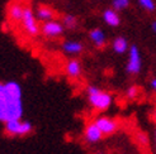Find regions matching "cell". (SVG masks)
I'll use <instances>...</instances> for the list:
<instances>
[{
    "label": "cell",
    "instance_id": "18",
    "mask_svg": "<svg viewBox=\"0 0 156 154\" xmlns=\"http://www.w3.org/2000/svg\"><path fill=\"white\" fill-rule=\"evenodd\" d=\"M138 3L140 5H141L145 10L147 12H154L155 10V2L154 0H138Z\"/></svg>",
    "mask_w": 156,
    "mask_h": 154
},
{
    "label": "cell",
    "instance_id": "10",
    "mask_svg": "<svg viewBox=\"0 0 156 154\" xmlns=\"http://www.w3.org/2000/svg\"><path fill=\"white\" fill-rule=\"evenodd\" d=\"M61 48L66 55L76 56V55H80V53L84 51V45L79 41H65L64 43H62Z\"/></svg>",
    "mask_w": 156,
    "mask_h": 154
},
{
    "label": "cell",
    "instance_id": "17",
    "mask_svg": "<svg viewBox=\"0 0 156 154\" xmlns=\"http://www.w3.org/2000/svg\"><path fill=\"white\" fill-rule=\"evenodd\" d=\"M112 5H113V9L114 10H123L128 8L129 5V0H113L112 2Z\"/></svg>",
    "mask_w": 156,
    "mask_h": 154
},
{
    "label": "cell",
    "instance_id": "13",
    "mask_svg": "<svg viewBox=\"0 0 156 154\" xmlns=\"http://www.w3.org/2000/svg\"><path fill=\"white\" fill-rule=\"evenodd\" d=\"M81 71H83L81 63L77 59H70L66 63V75L70 79H77V77H80Z\"/></svg>",
    "mask_w": 156,
    "mask_h": 154
},
{
    "label": "cell",
    "instance_id": "15",
    "mask_svg": "<svg viewBox=\"0 0 156 154\" xmlns=\"http://www.w3.org/2000/svg\"><path fill=\"white\" fill-rule=\"evenodd\" d=\"M112 47H113V51H114L115 53H118V55H123L124 52L128 51V42H127L126 38H123V37H117L113 41Z\"/></svg>",
    "mask_w": 156,
    "mask_h": 154
},
{
    "label": "cell",
    "instance_id": "24",
    "mask_svg": "<svg viewBox=\"0 0 156 154\" xmlns=\"http://www.w3.org/2000/svg\"><path fill=\"white\" fill-rule=\"evenodd\" d=\"M154 119H155V121H156V110L154 111Z\"/></svg>",
    "mask_w": 156,
    "mask_h": 154
},
{
    "label": "cell",
    "instance_id": "8",
    "mask_svg": "<svg viewBox=\"0 0 156 154\" xmlns=\"http://www.w3.org/2000/svg\"><path fill=\"white\" fill-rule=\"evenodd\" d=\"M84 136H85V140H87L88 143L94 144V143H98L99 140H102V138L104 135H103L102 132H100L98 125L93 121V122H90V124H88L87 128H85Z\"/></svg>",
    "mask_w": 156,
    "mask_h": 154
},
{
    "label": "cell",
    "instance_id": "7",
    "mask_svg": "<svg viewBox=\"0 0 156 154\" xmlns=\"http://www.w3.org/2000/svg\"><path fill=\"white\" fill-rule=\"evenodd\" d=\"M94 122L98 125L103 135H112L118 129V121L108 116H99L98 119L94 120Z\"/></svg>",
    "mask_w": 156,
    "mask_h": 154
},
{
    "label": "cell",
    "instance_id": "25",
    "mask_svg": "<svg viewBox=\"0 0 156 154\" xmlns=\"http://www.w3.org/2000/svg\"><path fill=\"white\" fill-rule=\"evenodd\" d=\"M155 139H156V133H155Z\"/></svg>",
    "mask_w": 156,
    "mask_h": 154
},
{
    "label": "cell",
    "instance_id": "11",
    "mask_svg": "<svg viewBox=\"0 0 156 154\" xmlns=\"http://www.w3.org/2000/svg\"><path fill=\"white\" fill-rule=\"evenodd\" d=\"M36 18L38 22H42V23H46V22H50V20H53L55 18V12L51 6H47V5H40L36 9Z\"/></svg>",
    "mask_w": 156,
    "mask_h": 154
},
{
    "label": "cell",
    "instance_id": "4",
    "mask_svg": "<svg viewBox=\"0 0 156 154\" xmlns=\"http://www.w3.org/2000/svg\"><path fill=\"white\" fill-rule=\"evenodd\" d=\"M22 25L24 32L29 37H36L41 32V28L38 25V20L36 18V14L29 6H24V13H23V19H22Z\"/></svg>",
    "mask_w": 156,
    "mask_h": 154
},
{
    "label": "cell",
    "instance_id": "5",
    "mask_svg": "<svg viewBox=\"0 0 156 154\" xmlns=\"http://www.w3.org/2000/svg\"><path fill=\"white\" fill-rule=\"evenodd\" d=\"M142 67V61H141V55L137 48V45H132L129 47L128 52V63L126 66V70L129 75H137L141 71Z\"/></svg>",
    "mask_w": 156,
    "mask_h": 154
},
{
    "label": "cell",
    "instance_id": "9",
    "mask_svg": "<svg viewBox=\"0 0 156 154\" xmlns=\"http://www.w3.org/2000/svg\"><path fill=\"white\" fill-rule=\"evenodd\" d=\"M23 13H24V6L20 3H12L8 6V18L13 23H22Z\"/></svg>",
    "mask_w": 156,
    "mask_h": 154
},
{
    "label": "cell",
    "instance_id": "1",
    "mask_svg": "<svg viewBox=\"0 0 156 154\" xmlns=\"http://www.w3.org/2000/svg\"><path fill=\"white\" fill-rule=\"evenodd\" d=\"M0 105H2L5 114V121L22 119V87L15 81L4 83L3 91L0 94Z\"/></svg>",
    "mask_w": 156,
    "mask_h": 154
},
{
    "label": "cell",
    "instance_id": "19",
    "mask_svg": "<svg viewBox=\"0 0 156 154\" xmlns=\"http://www.w3.org/2000/svg\"><path fill=\"white\" fill-rule=\"evenodd\" d=\"M126 95H127V97H128L129 100H135V99L137 97V95H138V87H137V86H131V87H128L127 91H126Z\"/></svg>",
    "mask_w": 156,
    "mask_h": 154
},
{
    "label": "cell",
    "instance_id": "22",
    "mask_svg": "<svg viewBox=\"0 0 156 154\" xmlns=\"http://www.w3.org/2000/svg\"><path fill=\"white\" fill-rule=\"evenodd\" d=\"M152 30H154V32L156 33V20L152 23Z\"/></svg>",
    "mask_w": 156,
    "mask_h": 154
},
{
    "label": "cell",
    "instance_id": "12",
    "mask_svg": "<svg viewBox=\"0 0 156 154\" xmlns=\"http://www.w3.org/2000/svg\"><path fill=\"white\" fill-rule=\"evenodd\" d=\"M89 38H90V41L93 42V44H94L97 48H102V47H104V45H105L107 38H105L104 32L100 28L91 29L89 32Z\"/></svg>",
    "mask_w": 156,
    "mask_h": 154
},
{
    "label": "cell",
    "instance_id": "20",
    "mask_svg": "<svg viewBox=\"0 0 156 154\" xmlns=\"http://www.w3.org/2000/svg\"><path fill=\"white\" fill-rule=\"evenodd\" d=\"M0 121L5 122V114H4V110H3L2 105H0Z\"/></svg>",
    "mask_w": 156,
    "mask_h": 154
},
{
    "label": "cell",
    "instance_id": "3",
    "mask_svg": "<svg viewBox=\"0 0 156 154\" xmlns=\"http://www.w3.org/2000/svg\"><path fill=\"white\" fill-rule=\"evenodd\" d=\"M5 133L13 135V136H23V135H28L32 133L33 126L29 121H24L22 119L18 120H9L5 121Z\"/></svg>",
    "mask_w": 156,
    "mask_h": 154
},
{
    "label": "cell",
    "instance_id": "21",
    "mask_svg": "<svg viewBox=\"0 0 156 154\" xmlns=\"http://www.w3.org/2000/svg\"><path fill=\"white\" fill-rule=\"evenodd\" d=\"M151 87H152V90L156 92V79H154V80L151 81Z\"/></svg>",
    "mask_w": 156,
    "mask_h": 154
},
{
    "label": "cell",
    "instance_id": "23",
    "mask_svg": "<svg viewBox=\"0 0 156 154\" xmlns=\"http://www.w3.org/2000/svg\"><path fill=\"white\" fill-rule=\"evenodd\" d=\"M3 87H4V83L0 82V94H2V91H3Z\"/></svg>",
    "mask_w": 156,
    "mask_h": 154
},
{
    "label": "cell",
    "instance_id": "6",
    "mask_svg": "<svg viewBox=\"0 0 156 154\" xmlns=\"http://www.w3.org/2000/svg\"><path fill=\"white\" fill-rule=\"evenodd\" d=\"M64 30H65V27L62 24V22H57L55 19L42 23L41 25V33L47 38H57L62 35Z\"/></svg>",
    "mask_w": 156,
    "mask_h": 154
},
{
    "label": "cell",
    "instance_id": "2",
    "mask_svg": "<svg viewBox=\"0 0 156 154\" xmlns=\"http://www.w3.org/2000/svg\"><path fill=\"white\" fill-rule=\"evenodd\" d=\"M89 104L98 111H104L112 105V95L100 90L97 86H88L87 89Z\"/></svg>",
    "mask_w": 156,
    "mask_h": 154
},
{
    "label": "cell",
    "instance_id": "16",
    "mask_svg": "<svg viewBox=\"0 0 156 154\" xmlns=\"http://www.w3.org/2000/svg\"><path fill=\"white\" fill-rule=\"evenodd\" d=\"M62 24H64V27L67 29H74L77 25V19H76L75 15L66 14L62 17Z\"/></svg>",
    "mask_w": 156,
    "mask_h": 154
},
{
    "label": "cell",
    "instance_id": "14",
    "mask_svg": "<svg viewBox=\"0 0 156 154\" xmlns=\"http://www.w3.org/2000/svg\"><path fill=\"white\" fill-rule=\"evenodd\" d=\"M103 20L109 27H118L121 24V18L114 9H105L103 13Z\"/></svg>",
    "mask_w": 156,
    "mask_h": 154
}]
</instances>
